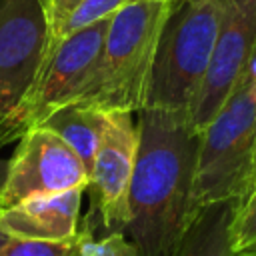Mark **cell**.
I'll list each match as a JSON object with an SVG mask.
<instances>
[{
  "instance_id": "1",
  "label": "cell",
  "mask_w": 256,
  "mask_h": 256,
  "mask_svg": "<svg viewBox=\"0 0 256 256\" xmlns=\"http://www.w3.org/2000/svg\"><path fill=\"white\" fill-rule=\"evenodd\" d=\"M128 190V238L138 256H174L198 206L194 200L200 132L186 114L142 108Z\"/></svg>"
},
{
  "instance_id": "2",
  "label": "cell",
  "mask_w": 256,
  "mask_h": 256,
  "mask_svg": "<svg viewBox=\"0 0 256 256\" xmlns=\"http://www.w3.org/2000/svg\"><path fill=\"white\" fill-rule=\"evenodd\" d=\"M174 0H134L108 24L96 68L78 104L100 112H140L162 28Z\"/></svg>"
},
{
  "instance_id": "3",
  "label": "cell",
  "mask_w": 256,
  "mask_h": 256,
  "mask_svg": "<svg viewBox=\"0 0 256 256\" xmlns=\"http://www.w3.org/2000/svg\"><path fill=\"white\" fill-rule=\"evenodd\" d=\"M224 0H176L162 28L144 108L186 114L204 82Z\"/></svg>"
},
{
  "instance_id": "4",
  "label": "cell",
  "mask_w": 256,
  "mask_h": 256,
  "mask_svg": "<svg viewBox=\"0 0 256 256\" xmlns=\"http://www.w3.org/2000/svg\"><path fill=\"white\" fill-rule=\"evenodd\" d=\"M256 168V80L246 72L218 114L200 132L194 200L204 206L244 198Z\"/></svg>"
},
{
  "instance_id": "5",
  "label": "cell",
  "mask_w": 256,
  "mask_h": 256,
  "mask_svg": "<svg viewBox=\"0 0 256 256\" xmlns=\"http://www.w3.org/2000/svg\"><path fill=\"white\" fill-rule=\"evenodd\" d=\"M110 18L66 36L46 54L26 96L8 116L0 118V146L14 142L26 130L40 126L54 110L78 100L96 68Z\"/></svg>"
},
{
  "instance_id": "6",
  "label": "cell",
  "mask_w": 256,
  "mask_h": 256,
  "mask_svg": "<svg viewBox=\"0 0 256 256\" xmlns=\"http://www.w3.org/2000/svg\"><path fill=\"white\" fill-rule=\"evenodd\" d=\"M8 164V178L0 190V210L40 194L86 190L90 184V174L78 154L44 126H34L20 136Z\"/></svg>"
},
{
  "instance_id": "7",
  "label": "cell",
  "mask_w": 256,
  "mask_h": 256,
  "mask_svg": "<svg viewBox=\"0 0 256 256\" xmlns=\"http://www.w3.org/2000/svg\"><path fill=\"white\" fill-rule=\"evenodd\" d=\"M256 54V0H224L220 30L212 48L210 64L190 112L196 132L224 106L232 90L246 76Z\"/></svg>"
},
{
  "instance_id": "8",
  "label": "cell",
  "mask_w": 256,
  "mask_h": 256,
  "mask_svg": "<svg viewBox=\"0 0 256 256\" xmlns=\"http://www.w3.org/2000/svg\"><path fill=\"white\" fill-rule=\"evenodd\" d=\"M46 42L40 0H0V118L26 96L42 66Z\"/></svg>"
},
{
  "instance_id": "9",
  "label": "cell",
  "mask_w": 256,
  "mask_h": 256,
  "mask_svg": "<svg viewBox=\"0 0 256 256\" xmlns=\"http://www.w3.org/2000/svg\"><path fill=\"white\" fill-rule=\"evenodd\" d=\"M138 130L130 112H104L102 138L90 172L92 214L98 212L108 232H124L128 190L136 162Z\"/></svg>"
},
{
  "instance_id": "10",
  "label": "cell",
  "mask_w": 256,
  "mask_h": 256,
  "mask_svg": "<svg viewBox=\"0 0 256 256\" xmlns=\"http://www.w3.org/2000/svg\"><path fill=\"white\" fill-rule=\"evenodd\" d=\"M84 188L40 194L0 210V230L12 240L68 242L78 234Z\"/></svg>"
},
{
  "instance_id": "11",
  "label": "cell",
  "mask_w": 256,
  "mask_h": 256,
  "mask_svg": "<svg viewBox=\"0 0 256 256\" xmlns=\"http://www.w3.org/2000/svg\"><path fill=\"white\" fill-rule=\"evenodd\" d=\"M240 198L218 200L196 210L174 256H236L232 226Z\"/></svg>"
},
{
  "instance_id": "12",
  "label": "cell",
  "mask_w": 256,
  "mask_h": 256,
  "mask_svg": "<svg viewBox=\"0 0 256 256\" xmlns=\"http://www.w3.org/2000/svg\"><path fill=\"white\" fill-rule=\"evenodd\" d=\"M40 126L52 130L56 136H60L82 160L88 174L94 166V156L102 138L104 128V112L72 102L58 110H54Z\"/></svg>"
},
{
  "instance_id": "13",
  "label": "cell",
  "mask_w": 256,
  "mask_h": 256,
  "mask_svg": "<svg viewBox=\"0 0 256 256\" xmlns=\"http://www.w3.org/2000/svg\"><path fill=\"white\" fill-rule=\"evenodd\" d=\"M130 2H134V0H80V2L74 6V10L68 14V18L64 20V24L60 26L58 36H56V40L52 42V46L46 50V54H48L60 40H64L66 36H70V34H74V32H78V30H82V28H86V26H92V24H96L98 20H104V18L114 16L120 8H124V6L130 4ZM46 54H44V58H46Z\"/></svg>"
},
{
  "instance_id": "14",
  "label": "cell",
  "mask_w": 256,
  "mask_h": 256,
  "mask_svg": "<svg viewBox=\"0 0 256 256\" xmlns=\"http://www.w3.org/2000/svg\"><path fill=\"white\" fill-rule=\"evenodd\" d=\"M78 256H138V250L124 232H108L96 238L92 232V220L86 216L82 226L78 224Z\"/></svg>"
},
{
  "instance_id": "15",
  "label": "cell",
  "mask_w": 256,
  "mask_h": 256,
  "mask_svg": "<svg viewBox=\"0 0 256 256\" xmlns=\"http://www.w3.org/2000/svg\"><path fill=\"white\" fill-rule=\"evenodd\" d=\"M232 240L236 254L256 246V188L240 198L232 226Z\"/></svg>"
},
{
  "instance_id": "16",
  "label": "cell",
  "mask_w": 256,
  "mask_h": 256,
  "mask_svg": "<svg viewBox=\"0 0 256 256\" xmlns=\"http://www.w3.org/2000/svg\"><path fill=\"white\" fill-rule=\"evenodd\" d=\"M0 256H78V234L68 242H26L10 240Z\"/></svg>"
},
{
  "instance_id": "17",
  "label": "cell",
  "mask_w": 256,
  "mask_h": 256,
  "mask_svg": "<svg viewBox=\"0 0 256 256\" xmlns=\"http://www.w3.org/2000/svg\"><path fill=\"white\" fill-rule=\"evenodd\" d=\"M80 0H46L44 2V14H46V24H48V42H46V50L52 46V42L58 36L60 26L64 24V20L68 18V14L74 10V6ZM46 54V52H44Z\"/></svg>"
},
{
  "instance_id": "18",
  "label": "cell",
  "mask_w": 256,
  "mask_h": 256,
  "mask_svg": "<svg viewBox=\"0 0 256 256\" xmlns=\"http://www.w3.org/2000/svg\"><path fill=\"white\" fill-rule=\"evenodd\" d=\"M8 160H4V158H0V190L4 188V184H6V178H8Z\"/></svg>"
},
{
  "instance_id": "19",
  "label": "cell",
  "mask_w": 256,
  "mask_h": 256,
  "mask_svg": "<svg viewBox=\"0 0 256 256\" xmlns=\"http://www.w3.org/2000/svg\"><path fill=\"white\" fill-rule=\"evenodd\" d=\"M236 256H256V246H254V248H248V250H242V252H238Z\"/></svg>"
},
{
  "instance_id": "20",
  "label": "cell",
  "mask_w": 256,
  "mask_h": 256,
  "mask_svg": "<svg viewBox=\"0 0 256 256\" xmlns=\"http://www.w3.org/2000/svg\"><path fill=\"white\" fill-rule=\"evenodd\" d=\"M10 240H12V238H8V236H6V234L0 230V250H2V248H4V246L10 242Z\"/></svg>"
},
{
  "instance_id": "21",
  "label": "cell",
  "mask_w": 256,
  "mask_h": 256,
  "mask_svg": "<svg viewBox=\"0 0 256 256\" xmlns=\"http://www.w3.org/2000/svg\"><path fill=\"white\" fill-rule=\"evenodd\" d=\"M252 188H256V168H254V178H252ZM252 188H250V190H252ZM250 190H248V192H250Z\"/></svg>"
},
{
  "instance_id": "22",
  "label": "cell",
  "mask_w": 256,
  "mask_h": 256,
  "mask_svg": "<svg viewBox=\"0 0 256 256\" xmlns=\"http://www.w3.org/2000/svg\"><path fill=\"white\" fill-rule=\"evenodd\" d=\"M44 2H46V0H40V4H42V6H44Z\"/></svg>"
},
{
  "instance_id": "23",
  "label": "cell",
  "mask_w": 256,
  "mask_h": 256,
  "mask_svg": "<svg viewBox=\"0 0 256 256\" xmlns=\"http://www.w3.org/2000/svg\"><path fill=\"white\" fill-rule=\"evenodd\" d=\"M174 2H176V0H174Z\"/></svg>"
}]
</instances>
